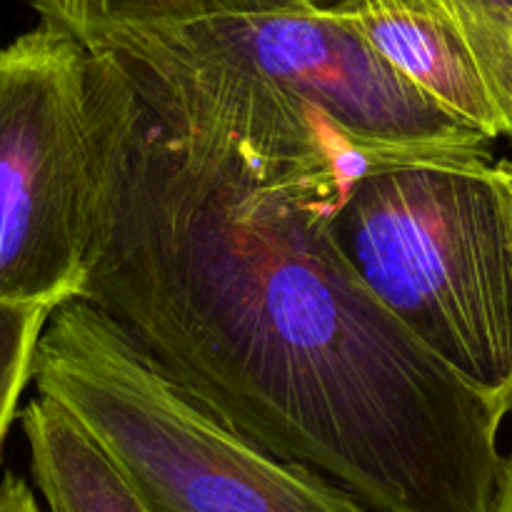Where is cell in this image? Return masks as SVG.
Returning a JSON list of instances; mask_svg holds the SVG:
<instances>
[{
  "mask_svg": "<svg viewBox=\"0 0 512 512\" xmlns=\"http://www.w3.org/2000/svg\"><path fill=\"white\" fill-rule=\"evenodd\" d=\"M493 512H512V455L505 458L503 475H500L498 498H495Z\"/></svg>",
  "mask_w": 512,
  "mask_h": 512,
  "instance_id": "obj_11",
  "label": "cell"
},
{
  "mask_svg": "<svg viewBox=\"0 0 512 512\" xmlns=\"http://www.w3.org/2000/svg\"><path fill=\"white\" fill-rule=\"evenodd\" d=\"M0 512H40L23 480L5 475L0 480Z\"/></svg>",
  "mask_w": 512,
  "mask_h": 512,
  "instance_id": "obj_10",
  "label": "cell"
},
{
  "mask_svg": "<svg viewBox=\"0 0 512 512\" xmlns=\"http://www.w3.org/2000/svg\"><path fill=\"white\" fill-rule=\"evenodd\" d=\"M490 158L370 170L335 210L330 235L405 333L512 413V213Z\"/></svg>",
  "mask_w": 512,
  "mask_h": 512,
  "instance_id": "obj_2",
  "label": "cell"
},
{
  "mask_svg": "<svg viewBox=\"0 0 512 512\" xmlns=\"http://www.w3.org/2000/svg\"><path fill=\"white\" fill-rule=\"evenodd\" d=\"M495 168H498L500 178H503L505 183V190H508L510 213H512V160H500V163H495Z\"/></svg>",
  "mask_w": 512,
  "mask_h": 512,
  "instance_id": "obj_12",
  "label": "cell"
},
{
  "mask_svg": "<svg viewBox=\"0 0 512 512\" xmlns=\"http://www.w3.org/2000/svg\"><path fill=\"white\" fill-rule=\"evenodd\" d=\"M30 380L98 440L150 512H348L215 418L85 300L50 313Z\"/></svg>",
  "mask_w": 512,
  "mask_h": 512,
  "instance_id": "obj_3",
  "label": "cell"
},
{
  "mask_svg": "<svg viewBox=\"0 0 512 512\" xmlns=\"http://www.w3.org/2000/svg\"><path fill=\"white\" fill-rule=\"evenodd\" d=\"M385 63L490 140L512 125V40L488 0H328Z\"/></svg>",
  "mask_w": 512,
  "mask_h": 512,
  "instance_id": "obj_6",
  "label": "cell"
},
{
  "mask_svg": "<svg viewBox=\"0 0 512 512\" xmlns=\"http://www.w3.org/2000/svg\"><path fill=\"white\" fill-rule=\"evenodd\" d=\"M88 193V53L40 23L0 48V303L80 298Z\"/></svg>",
  "mask_w": 512,
  "mask_h": 512,
  "instance_id": "obj_4",
  "label": "cell"
},
{
  "mask_svg": "<svg viewBox=\"0 0 512 512\" xmlns=\"http://www.w3.org/2000/svg\"><path fill=\"white\" fill-rule=\"evenodd\" d=\"M50 313L48 305L0 303V450L20 395L33 378L35 348Z\"/></svg>",
  "mask_w": 512,
  "mask_h": 512,
  "instance_id": "obj_9",
  "label": "cell"
},
{
  "mask_svg": "<svg viewBox=\"0 0 512 512\" xmlns=\"http://www.w3.org/2000/svg\"><path fill=\"white\" fill-rule=\"evenodd\" d=\"M508 138L512 140V125H510V133H508Z\"/></svg>",
  "mask_w": 512,
  "mask_h": 512,
  "instance_id": "obj_13",
  "label": "cell"
},
{
  "mask_svg": "<svg viewBox=\"0 0 512 512\" xmlns=\"http://www.w3.org/2000/svg\"><path fill=\"white\" fill-rule=\"evenodd\" d=\"M88 130L78 300L348 512H493L508 408L348 268L330 220L355 183L145 103L90 53Z\"/></svg>",
  "mask_w": 512,
  "mask_h": 512,
  "instance_id": "obj_1",
  "label": "cell"
},
{
  "mask_svg": "<svg viewBox=\"0 0 512 512\" xmlns=\"http://www.w3.org/2000/svg\"><path fill=\"white\" fill-rule=\"evenodd\" d=\"M20 425L50 512H150L98 440L53 400H30Z\"/></svg>",
  "mask_w": 512,
  "mask_h": 512,
  "instance_id": "obj_7",
  "label": "cell"
},
{
  "mask_svg": "<svg viewBox=\"0 0 512 512\" xmlns=\"http://www.w3.org/2000/svg\"><path fill=\"white\" fill-rule=\"evenodd\" d=\"M40 23L88 45L100 35L133 28L183 25L223 15L290 13L323 8L328 0H28Z\"/></svg>",
  "mask_w": 512,
  "mask_h": 512,
  "instance_id": "obj_8",
  "label": "cell"
},
{
  "mask_svg": "<svg viewBox=\"0 0 512 512\" xmlns=\"http://www.w3.org/2000/svg\"><path fill=\"white\" fill-rule=\"evenodd\" d=\"M148 30L283 95L375 165L490 153L493 145L390 68L328 5Z\"/></svg>",
  "mask_w": 512,
  "mask_h": 512,
  "instance_id": "obj_5",
  "label": "cell"
}]
</instances>
